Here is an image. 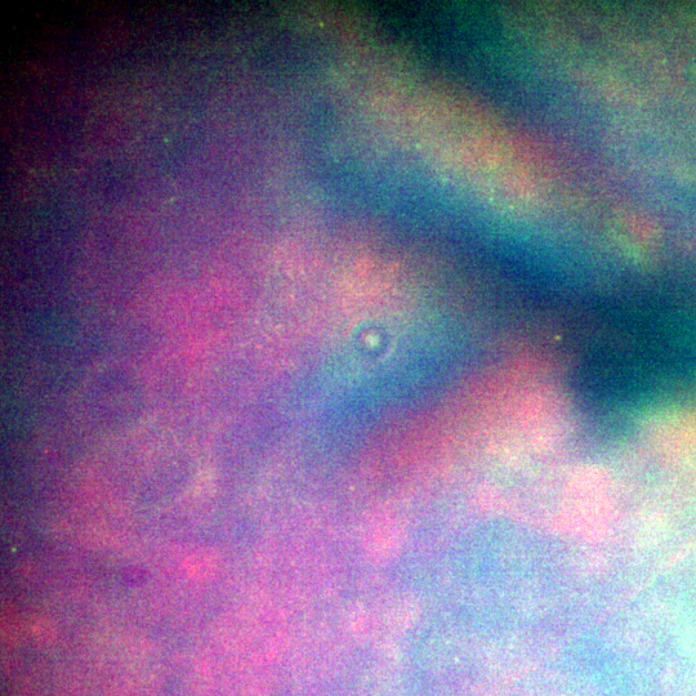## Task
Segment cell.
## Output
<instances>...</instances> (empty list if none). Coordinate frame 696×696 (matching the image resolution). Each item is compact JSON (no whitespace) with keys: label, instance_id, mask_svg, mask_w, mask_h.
Segmentation results:
<instances>
[]
</instances>
